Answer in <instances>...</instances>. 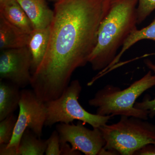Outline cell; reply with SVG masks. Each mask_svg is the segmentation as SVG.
Here are the masks:
<instances>
[{
    "instance_id": "obj_19",
    "label": "cell",
    "mask_w": 155,
    "mask_h": 155,
    "mask_svg": "<svg viewBox=\"0 0 155 155\" xmlns=\"http://www.w3.org/2000/svg\"><path fill=\"white\" fill-rule=\"evenodd\" d=\"M47 140V146L45 154L46 155H61L60 137L57 130L53 131Z\"/></svg>"
},
{
    "instance_id": "obj_18",
    "label": "cell",
    "mask_w": 155,
    "mask_h": 155,
    "mask_svg": "<svg viewBox=\"0 0 155 155\" xmlns=\"http://www.w3.org/2000/svg\"><path fill=\"white\" fill-rule=\"evenodd\" d=\"M155 10V0H138L137 7V24H140Z\"/></svg>"
},
{
    "instance_id": "obj_15",
    "label": "cell",
    "mask_w": 155,
    "mask_h": 155,
    "mask_svg": "<svg viewBox=\"0 0 155 155\" xmlns=\"http://www.w3.org/2000/svg\"><path fill=\"white\" fill-rule=\"evenodd\" d=\"M145 39L151 40L155 42V18L153 22L146 27L141 29L137 28L131 31L125 40L121 51L116 56L110 67L119 62L123 54L132 46L140 41Z\"/></svg>"
},
{
    "instance_id": "obj_10",
    "label": "cell",
    "mask_w": 155,
    "mask_h": 155,
    "mask_svg": "<svg viewBox=\"0 0 155 155\" xmlns=\"http://www.w3.org/2000/svg\"><path fill=\"white\" fill-rule=\"evenodd\" d=\"M28 35L29 34L12 24L0 14L1 50L26 47Z\"/></svg>"
},
{
    "instance_id": "obj_2",
    "label": "cell",
    "mask_w": 155,
    "mask_h": 155,
    "mask_svg": "<svg viewBox=\"0 0 155 155\" xmlns=\"http://www.w3.org/2000/svg\"><path fill=\"white\" fill-rule=\"evenodd\" d=\"M138 0H112L110 7L100 25L97 41L88 63L94 71L110 67L119 48L137 24Z\"/></svg>"
},
{
    "instance_id": "obj_1",
    "label": "cell",
    "mask_w": 155,
    "mask_h": 155,
    "mask_svg": "<svg viewBox=\"0 0 155 155\" xmlns=\"http://www.w3.org/2000/svg\"><path fill=\"white\" fill-rule=\"evenodd\" d=\"M112 0H58L50 25L47 50L31 75L30 85L44 103L58 98L73 72L84 67L97 41Z\"/></svg>"
},
{
    "instance_id": "obj_20",
    "label": "cell",
    "mask_w": 155,
    "mask_h": 155,
    "mask_svg": "<svg viewBox=\"0 0 155 155\" xmlns=\"http://www.w3.org/2000/svg\"><path fill=\"white\" fill-rule=\"evenodd\" d=\"M134 155H155V144L146 145L136 151Z\"/></svg>"
},
{
    "instance_id": "obj_14",
    "label": "cell",
    "mask_w": 155,
    "mask_h": 155,
    "mask_svg": "<svg viewBox=\"0 0 155 155\" xmlns=\"http://www.w3.org/2000/svg\"><path fill=\"white\" fill-rule=\"evenodd\" d=\"M47 146V140L38 137L29 128H27L20 139L17 155H44Z\"/></svg>"
},
{
    "instance_id": "obj_17",
    "label": "cell",
    "mask_w": 155,
    "mask_h": 155,
    "mask_svg": "<svg viewBox=\"0 0 155 155\" xmlns=\"http://www.w3.org/2000/svg\"><path fill=\"white\" fill-rule=\"evenodd\" d=\"M144 63L148 68L155 73V63L148 59L145 60ZM134 107L137 109L148 111L150 118H153L155 116V97L150 100L146 97L140 102H136Z\"/></svg>"
},
{
    "instance_id": "obj_22",
    "label": "cell",
    "mask_w": 155,
    "mask_h": 155,
    "mask_svg": "<svg viewBox=\"0 0 155 155\" xmlns=\"http://www.w3.org/2000/svg\"><path fill=\"white\" fill-rule=\"evenodd\" d=\"M52 1H55V2H57V1H58V0H52Z\"/></svg>"
},
{
    "instance_id": "obj_8",
    "label": "cell",
    "mask_w": 155,
    "mask_h": 155,
    "mask_svg": "<svg viewBox=\"0 0 155 155\" xmlns=\"http://www.w3.org/2000/svg\"><path fill=\"white\" fill-rule=\"evenodd\" d=\"M32 58L27 47L1 50V80L10 81L20 88L30 85Z\"/></svg>"
},
{
    "instance_id": "obj_21",
    "label": "cell",
    "mask_w": 155,
    "mask_h": 155,
    "mask_svg": "<svg viewBox=\"0 0 155 155\" xmlns=\"http://www.w3.org/2000/svg\"><path fill=\"white\" fill-rule=\"evenodd\" d=\"M61 155H80L81 152L72 149V146L69 145L68 143H61Z\"/></svg>"
},
{
    "instance_id": "obj_12",
    "label": "cell",
    "mask_w": 155,
    "mask_h": 155,
    "mask_svg": "<svg viewBox=\"0 0 155 155\" xmlns=\"http://www.w3.org/2000/svg\"><path fill=\"white\" fill-rule=\"evenodd\" d=\"M0 14L26 33L30 34L34 29L30 20L17 0H0Z\"/></svg>"
},
{
    "instance_id": "obj_7",
    "label": "cell",
    "mask_w": 155,
    "mask_h": 155,
    "mask_svg": "<svg viewBox=\"0 0 155 155\" xmlns=\"http://www.w3.org/2000/svg\"><path fill=\"white\" fill-rule=\"evenodd\" d=\"M83 122L76 125L60 123L56 125L60 144L70 143L72 149L86 155H99L106 142L99 127L89 129Z\"/></svg>"
},
{
    "instance_id": "obj_4",
    "label": "cell",
    "mask_w": 155,
    "mask_h": 155,
    "mask_svg": "<svg viewBox=\"0 0 155 155\" xmlns=\"http://www.w3.org/2000/svg\"><path fill=\"white\" fill-rule=\"evenodd\" d=\"M146 120L122 116L117 123L101 126L106 142L104 148L119 155H134L146 145L155 144V125Z\"/></svg>"
},
{
    "instance_id": "obj_5",
    "label": "cell",
    "mask_w": 155,
    "mask_h": 155,
    "mask_svg": "<svg viewBox=\"0 0 155 155\" xmlns=\"http://www.w3.org/2000/svg\"><path fill=\"white\" fill-rule=\"evenodd\" d=\"M82 87L78 80L72 81L58 98L45 103L46 108V127H51L57 123L69 124L77 120L89 124L93 128L105 125L112 118L87 112L79 104Z\"/></svg>"
},
{
    "instance_id": "obj_13",
    "label": "cell",
    "mask_w": 155,
    "mask_h": 155,
    "mask_svg": "<svg viewBox=\"0 0 155 155\" xmlns=\"http://www.w3.org/2000/svg\"><path fill=\"white\" fill-rule=\"evenodd\" d=\"M20 87L5 80L0 82V121L14 114L18 107L21 97Z\"/></svg>"
},
{
    "instance_id": "obj_11",
    "label": "cell",
    "mask_w": 155,
    "mask_h": 155,
    "mask_svg": "<svg viewBox=\"0 0 155 155\" xmlns=\"http://www.w3.org/2000/svg\"><path fill=\"white\" fill-rule=\"evenodd\" d=\"M50 26L47 28L34 29L28 35L27 47L32 58L31 74L35 72L44 58L50 37Z\"/></svg>"
},
{
    "instance_id": "obj_9",
    "label": "cell",
    "mask_w": 155,
    "mask_h": 155,
    "mask_svg": "<svg viewBox=\"0 0 155 155\" xmlns=\"http://www.w3.org/2000/svg\"><path fill=\"white\" fill-rule=\"evenodd\" d=\"M30 20L33 29L47 28L54 17V11L45 0H17Z\"/></svg>"
},
{
    "instance_id": "obj_6",
    "label": "cell",
    "mask_w": 155,
    "mask_h": 155,
    "mask_svg": "<svg viewBox=\"0 0 155 155\" xmlns=\"http://www.w3.org/2000/svg\"><path fill=\"white\" fill-rule=\"evenodd\" d=\"M19 111L12 139L7 147L17 149L20 139L26 128L41 138L46 118L45 103L40 101L33 90H21Z\"/></svg>"
},
{
    "instance_id": "obj_3",
    "label": "cell",
    "mask_w": 155,
    "mask_h": 155,
    "mask_svg": "<svg viewBox=\"0 0 155 155\" xmlns=\"http://www.w3.org/2000/svg\"><path fill=\"white\" fill-rule=\"evenodd\" d=\"M155 86V75L150 70L141 78L122 90L107 84L97 92L88 104L97 108L96 114L101 116H125L147 120L149 112L134 107L137 100L145 91Z\"/></svg>"
},
{
    "instance_id": "obj_16",
    "label": "cell",
    "mask_w": 155,
    "mask_h": 155,
    "mask_svg": "<svg viewBox=\"0 0 155 155\" xmlns=\"http://www.w3.org/2000/svg\"><path fill=\"white\" fill-rule=\"evenodd\" d=\"M17 117L12 114L0 121V144L10 143L14 134Z\"/></svg>"
}]
</instances>
